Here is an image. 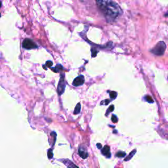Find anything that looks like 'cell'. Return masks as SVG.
Returning <instances> with one entry per match:
<instances>
[{"label":"cell","mask_w":168,"mask_h":168,"mask_svg":"<svg viewBox=\"0 0 168 168\" xmlns=\"http://www.w3.org/2000/svg\"><path fill=\"white\" fill-rule=\"evenodd\" d=\"M96 3L108 23L114 22L122 13L120 7L112 0H96Z\"/></svg>","instance_id":"cell-1"},{"label":"cell","mask_w":168,"mask_h":168,"mask_svg":"<svg viewBox=\"0 0 168 168\" xmlns=\"http://www.w3.org/2000/svg\"><path fill=\"white\" fill-rule=\"evenodd\" d=\"M166 43L164 41H159L153 50H151L150 51L155 55L161 56L162 55H164V53L166 51Z\"/></svg>","instance_id":"cell-2"},{"label":"cell","mask_w":168,"mask_h":168,"mask_svg":"<svg viewBox=\"0 0 168 168\" xmlns=\"http://www.w3.org/2000/svg\"><path fill=\"white\" fill-rule=\"evenodd\" d=\"M65 87H66V82H65V80H64V74H62L61 77L60 81H59L58 88H57V91L59 95H62L64 93Z\"/></svg>","instance_id":"cell-3"},{"label":"cell","mask_w":168,"mask_h":168,"mask_svg":"<svg viewBox=\"0 0 168 168\" xmlns=\"http://www.w3.org/2000/svg\"><path fill=\"white\" fill-rule=\"evenodd\" d=\"M23 47L26 50H32V49H36L37 47L36 43L30 39H25L23 41Z\"/></svg>","instance_id":"cell-4"},{"label":"cell","mask_w":168,"mask_h":168,"mask_svg":"<svg viewBox=\"0 0 168 168\" xmlns=\"http://www.w3.org/2000/svg\"><path fill=\"white\" fill-rule=\"evenodd\" d=\"M85 82V78L83 75H79L78 77L75 78L74 79V80L73 81V85L78 87V86H80L84 84Z\"/></svg>","instance_id":"cell-5"},{"label":"cell","mask_w":168,"mask_h":168,"mask_svg":"<svg viewBox=\"0 0 168 168\" xmlns=\"http://www.w3.org/2000/svg\"><path fill=\"white\" fill-rule=\"evenodd\" d=\"M78 154L80 156L82 157L83 159H85L88 157V151H87V149H85V147H83V146H81V147L79 148Z\"/></svg>","instance_id":"cell-6"},{"label":"cell","mask_w":168,"mask_h":168,"mask_svg":"<svg viewBox=\"0 0 168 168\" xmlns=\"http://www.w3.org/2000/svg\"><path fill=\"white\" fill-rule=\"evenodd\" d=\"M102 154L104 156H106L107 158H110L111 156V153H110V149L108 146L106 145L103 147V149H102Z\"/></svg>","instance_id":"cell-7"},{"label":"cell","mask_w":168,"mask_h":168,"mask_svg":"<svg viewBox=\"0 0 168 168\" xmlns=\"http://www.w3.org/2000/svg\"><path fill=\"white\" fill-rule=\"evenodd\" d=\"M135 153H136V150H133V151H131V153H130V154L127 156V158L125 159V161H128L129 160H131L132 158V157L135 155Z\"/></svg>","instance_id":"cell-8"},{"label":"cell","mask_w":168,"mask_h":168,"mask_svg":"<svg viewBox=\"0 0 168 168\" xmlns=\"http://www.w3.org/2000/svg\"><path fill=\"white\" fill-rule=\"evenodd\" d=\"M80 110H81V105H80V103H78L74 109V114H78L80 112Z\"/></svg>","instance_id":"cell-9"},{"label":"cell","mask_w":168,"mask_h":168,"mask_svg":"<svg viewBox=\"0 0 168 168\" xmlns=\"http://www.w3.org/2000/svg\"><path fill=\"white\" fill-rule=\"evenodd\" d=\"M126 153H124V152H122V151L118 152L116 154V156L118 157V158H123L124 156H126Z\"/></svg>","instance_id":"cell-10"},{"label":"cell","mask_w":168,"mask_h":168,"mask_svg":"<svg viewBox=\"0 0 168 168\" xmlns=\"http://www.w3.org/2000/svg\"><path fill=\"white\" fill-rule=\"evenodd\" d=\"M144 99H145L146 101H147L148 102H149V103H153V102H154V101H153V98H152V97L150 96H149V95L145 96Z\"/></svg>","instance_id":"cell-11"},{"label":"cell","mask_w":168,"mask_h":168,"mask_svg":"<svg viewBox=\"0 0 168 168\" xmlns=\"http://www.w3.org/2000/svg\"><path fill=\"white\" fill-rule=\"evenodd\" d=\"M55 68V69L52 68V70H53V71L55 72H58L59 71H60V70H63V67L61 66V65H57V66Z\"/></svg>","instance_id":"cell-12"},{"label":"cell","mask_w":168,"mask_h":168,"mask_svg":"<svg viewBox=\"0 0 168 168\" xmlns=\"http://www.w3.org/2000/svg\"><path fill=\"white\" fill-rule=\"evenodd\" d=\"M110 96L112 99H115L117 97V93L115 91H111L110 92Z\"/></svg>","instance_id":"cell-13"},{"label":"cell","mask_w":168,"mask_h":168,"mask_svg":"<svg viewBox=\"0 0 168 168\" xmlns=\"http://www.w3.org/2000/svg\"><path fill=\"white\" fill-rule=\"evenodd\" d=\"M91 52H92V57H95L97 53H98V51L95 50L94 48H93V49H91Z\"/></svg>","instance_id":"cell-14"},{"label":"cell","mask_w":168,"mask_h":168,"mask_svg":"<svg viewBox=\"0 0 168 168\" xmlns=\"http://www.w3.org/2000/svg\"><path fill=\"white\" fill-rule=\"evenodd\" d=\"M109 102H110V100H108V99H105V101H102V102H101V105H108V104H109Z\"/></svg>","instance_id":"cell-15"},{"label":"cell","mask_w":168,"mask_h":168,"mask_svg":"<svg viewBox=\"0 0 168 168\" xmlns=\"http://www.w3.org/2000/svg\"><path fill=\"white\" fill-rule=\"evenodd\" d=\"M114 105H111L110 107H109V108H108V109L107 110V112H106V114L108 113H110V112H112L113 110H114Z\"/></svg>","instance_id":"cell-16"},{"label":"cell","mask_w":168,"mask_h":168,"mask_svg":"<svg viewBox=\"0 0 168 168\" xmlns=\"http://www.w3.org/2000/svg\"><path fill=\"white\" fill-rule=\"evenodd\" d=\"M111 119H112V121L113 122H114V123H116L117 121H118V118H117V117L115 115H112Z\"/></svg>","instance_id":"cell-17"},{"label":"cell","mask_w":168,"mask_h":168,"mask_svg":"<svg viewBox=\"0 0 168 168\" xmlns=\"http://www.w3.org/2000/svg\"><path fill=\"white\" fill-rule=\"evenodd\" d=\"M53 65V62L51 61H47L46 62V66L47 67H51Z\"/></svg>","instance_id":"cell-18"},{"label":"cell","mask_w":168,"mask_h":168,"mask_svg":"<svg viewBox=\"0 0 168 168\" xmlns=\"http://www.w3.org/2000/svg\"><path fill=\"white\" fill-rule=\"evenodd\" d=\"M48 154H49V158H51L52 157H53V154L51 153V150H49V153H48Z\"/></svg>","instance_id":"cell-19"},{"label":"cell","mask_w":168,"mask_h":168,"mask_svg":"<svg viewBox=\"0 0 168 168\" xmlns=\"http://www.w3.org/2000/svg\"><path fill=\"white\" fill-rule=\"evenodd\" d=\"M97 147H98L99 149H101V147H102V146H101V144L100 143H98V144H97Z\"/></svg>","instance_id":"cell-20"},{"label":"cell","mask_w":168,"mask_h":168,"mask_svg":"<svg viewBox=\"0 0 168 168\" xmlns=\"http://www.w3.org/2000/svg\"><path fill=\"white\" fill-rule=\"evenodd\" d=\"M165 17H168V12L165 15Z\"/></svg>","instance_id":"cell-21"},{"label":"cell","mask_w":168,"mask_h":168,"mask_svg":"<svg viewBox=\"0 0 168 168\" xmlns=\"http://www.w3.org/2000/svg\"><path fill=\"white\" fill-rule=\"evenodd\" d=\"M1 6H2V3L1 2H0V7H1Z\"/></svg>","instance_id":"cell-22"}]
</instances>
